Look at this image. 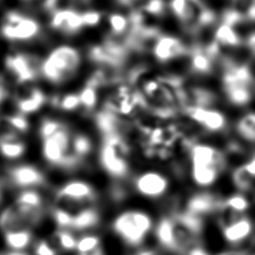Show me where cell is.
Returning <instances> with one entry per match:
<instances>
[{
  "label": "cell",
  "instance_id": "8d00e7d4",
  "mask_svg": "<svg viewBox=\"0 0 255 255\" xmlns=\"http://www.w3.org/2000/svg\"><path fill=\"white\" fill-rule=\"evenodd\" d=\"M246 249H227L215 253H210L209 255H245Z\"/></svg>",
  "mask_w": 255,
  "mask_h": 255
},
{
  "label": "cell",
  "instance_id": "1f68e13d",
  "mask_svg": "<svg viewBox=\"0 0 255 255\" xmlns=\"http://www.w3.org/2000/svg\"><path fill=\"white\" fill-rule=\"evenodd\" d=\"M81 14L85 27H96L100 25L104 19L103 13L95 9H87L81 12Z\"/></svg>",
  "mask_w": 255,
  "mask_h": 255
},
{
  "label": "cell",
  "instance_id": "f1b7e54d",
  "mask_svg": "<svg viewBox=\"0 0 255 255\" xmlns=\"http://www.w3.org/2000/svg\"><path fill=\"white\" fill-rule=\"evenodd\" d=\"M2 119L8 128H10L11 129L18 133L25 132L29 129V122L23 114H13L5 116Z\"/></svg>",
  "mask_w": 255,
  "mask_h": 255
},
{
  "label": "cell",
  "instance_id": "d4e9b609",
  "mask_svg": "<svg viewBox=\"0 0 255 255\" xmlns=\"http://www.w3.org/2000/svg\"><path fill=\"white\" fill-rule=\"evenodd\" d=\"M81 101V107L87 111H93L99 100V88L95 85L87 82L86 85L82 88V90L78 93Z\"/></svg>",
  "mask_w": 255,
  "mask_h": 255
},
{
  "label": "cell",
  "instance_id": "d6a6232c",
  "mask_svg": "<svg viewBox=\"0 0 255 255\" xmlns=\"http://www.w3.org/2000/svg\"><path fill=\"white\" fill-rule=\"evenodd\" d=\"M21 1L31 8L44 10L51 13L56 9H58L57 8L58 0H21Z\"/></svg>",
  "mask_w": 255,
  "mask_h": 255
},
{
  "label": "cell",
  "instance_id": "7c38bea8",
  "mask_svg": "<svg viewBox=\"0 0 255 255\" xmlns=\"http://www.w3.org/2000/svg\"><path fill=\"white\" fill-rule=\"evenodd\" d=\"M0 32L9 41L26 42L33 40L40 34L41 26L33 17L16 11H9L4 16Z\"/></svg>",
  "mask_w": 255,
  "mask_h": 255
},
{
  "label": "cell",
  "instance_id": "d6986e66",
  "mask_svg": "<svg viewBox=\"0 0 255 255\" xmlns=\"http://www.w3.org/2000/svg\"><path fill=\"white\" fill-rule=\"evenodd\" d=\"M10 182L20 188H30L46 183L45 175L36 166L21 164L11 168L8 172Z\"/></svg>",
  "mask_w": 255,
  "mask_h": 255
},
{
  "label": "cell",
  "instance_id": "8992f818",
  "mask_svg": "<svg viewBox=\"0 0 255 255\" xmlns=\"http://www.w3.org/2000/svg\"><path fill=\"white\" fill-rule=\"evenodd\" d=\"M167 11L179 23L183 34L191 37L201 28L214 24L218 17L203 0H165Z\"/></svg>",
  "mask_w": 255,
  "mask_h": 255
},
{
  "label": "cell",
  "instance_id": "2e32d148",
  "mask_svg": "<svg viewBox=\"0 0 255 255\" xmlns=\"http://www.w3.org/2000/svg\"><path fill=\"white\" fill-rule=\"evenodd\" d=\"M21 89L14 96L18 113L28 115L39 111L46 102V96L42 90L30 84L19 85Z\"/></svg>",
  "mask_w": 255,
  "mask_h": 255
},
{
  "label": "cell",
  "instance_id": "44dd1931",
  "mask_svg": "<svg viewBox=\"0 0 255 255\" xmlns=\"http://www.w3.org/2000/svg\"><path fill=\"white\" fill-rule=\"evenodd\" d=\"M29 226L28 220L13 204L0 213V228L4 233L29 229Z\"/></svg>",
  "mask_w": 255,
  "mask_h": 255
},
{
  "label": "cell",
  "instance_id": "277c9868",
  "mask_svg": "<svg viewBox=\"0 0 255 255\" xmlns=\"http://www.w3.org/2000/svg\"><path fill=\"white\" fill-rule=\"evenodd\" d=\"M135 158L133 145L126 133L103 135L99 159L103 169L118 181L130 178Z\"/></svg>",
  "mask_w": 255,
  "mask_h": 255
},
{
  "label": "cell",
  "instance_id": "7402d4cb",
  "mask_svg": "<svg viewBox=\"0 0 255 255\" xmlns=\"http://www.w3.org/2000/svg\"><path fill=\"white\" fill-rule=\"evenodd\" d=\"M101 220L100 212L97 208L85 206L73 213L71 229L88 230L96 227Z\"/></svg>",
  "mask_w": 255,
  "mask_h": 255
},
{
  "label": "cell",
  "instance_id": "30bf717a",
  "mask_svg": "<svg viewBox=\"0 0 255 255\" xmlns=\"http://www.w3.org/2000/svg\"><path fill=\"white\" fill-rule=\"evenodd\" d=\"M220 237L228 249H246L255 240V218L249 213L218 226Z\"/></svg>",
  "mask_w": 255,
  "mask_h": 255
},
{
  "label": "cell",
  "instance_id": "ffe728a7",
  "mask_svg": "<svg viewBox=\"0 0 255 255\" xmlns=\"http://www.w3.org/2000/svg\"><path fill=\"white\" fill-rule=\"evenodd\" d=\"M25 143L20 139L19 133L9 128L0 133V153L9 159L20 157L25 151Z\"/></svg>",
  "mask_w": 255,
  "mask_h": 255
},
{
  "label": "cell",
  "instance_id": "4dcf8cb0",
  "mask_svg": "<svg viewBox=\"0 0 255 255\" xmlns=\"http://www.w3.org/2000/svg\"><path fill=\"white\" fill-rule=\"evenodd\" d=\"M65 124L60 123L56 120L46 119L41 123L40 128H39L40 136L42 137V139L47 138V137L51 136L52 134H54L56 131H58Z\"/></svg>",
  "mask_w": 255,
  "mask_h": 255
},
{
  "label": "cell",
  "instance_id": "9c48e42d",
  "mask_svg": "<svg viewBox=\"0 0 255 255\" xmlns=\"http://www.w3.org/2000/svg\"><path fill=\"white\" fill-rule=\"evenodd\" d=\"M81 66L80 52L71 46L53 49L40 63V74L49 82L61 84L70 80Z\"/></svg>",
  "mask_w": 255,
  "mask_h": 255
},
{
  "label": "cell",
  "instance_id": "f35d334b",
  "mask_svg": "<svg viewBox=\"0 0 255 255\" xmlns=\"http://www.w3.org/2000/svg\"><path fill=\"white\" fill-rule=\"evenodd\" d=\"M3 255H28V254H26V253H24L23 251H10V252H7V253H5V254H3Z\"/></svg>",
  "mask_w": 255,
  "mask_h": 255
},
{
  "label": "cell",
  "instance_id": "e575fe53",
  "mask_svg": "<svg viewBox=\"0 0 255 255\" xmlns=\"http://www.w3.org/2000/svg\"><path fill=\"white\" fill-rule=\"evenodd\" d=\"M133 255H167L157 247H141L134 251Z\"/></svg>",
  "mask_w": 255,
  "mask_h": 255
},
{
  "label": "cell",
  "instance_id": "7a4b0ae2",
  "mask_svg": "<svg viewBox=\"0 0 255 255\" xmlns=\"http://www.w3.org/2000/svg\"><path fill=\"white\" fill-rule=\"evenodd\" d=\"M205 226L206 220L176 208L156 219L152 238L156 247L165 254L185 255L204 243Z\"/></svg>",
  "mask_w": 255,
  "mask_h": 255
},
{
  "label": "cell",
  "instance_id": "f546056e",
  "mask_svg": "<svg viewBox=\"0 0 255 255\" xmlns=\"http://www.w3.org/2000/svg\"><path fill=\"white\" fill-rule=\"evenodd\" d=\"M53 217L60 229H69V230L71 229L73 214L70 211L64 208L55 206L53 209Z\"/></svg>",
  "mask_w": 255,
  "mask_h": 255
},
{
  "label": "cell",
  "instance_id": "836d02e7",
  "mask_svg": "<svg viewBox=\"0 0 255 255\" xmlns=\"http://www.w3.org/2000/svg\"><path fill=\"white\" fill-rule=\"evenodd\" d=\"M35 255H57L56 248L52 245V242L46 240H40L34 249Z\"/></svg>",
  "mask_w": 255,
  "mask_h": 255
},
{
  "label": "cell",
  "instance_id": "484cf974",
  "mask_svg": "<svg viewBox=\"0 0 255 255\" xmlns=\"http://www.w3.org/2000/svg\"><path fill=\"white\" fill-rule=\"evenodd\" d=\"M77 240L78 239L73 235V233H71L69 229H59L52 237L54 247L65 251L76 250Z\"/></svg>",
  "mask_w": 255,
  "mask_h": 255
},
{
  "label": "cell",
  "instance_id": "e0dca14e",
  "mask_svg": "<svg viewBox=\"0 0 255 255\" xmlns=\"http://www.w3.org/2000/svg\"><path fill=\"white\" fill-rule=\"evenodd\" d=\"M233 138L249 149L255 148V110H246L231 124Z\"/></svg>",
  "mask_w": 255,
  "mask_h": 255
},
{
  "label": "cell",
  "instance_id": "6da1fadb",
  "mask_svg": "<svg viewBox=\"0 0 255 255\" xmlns=\"http://www.w3.org/2000/svg\"><path fill=\"white\" fill-rule=\"evenodd\" d=\"M135 152L148 166L180 171V157L184 159L191 141L201 135L182 117L164 119L145 114L134 123L128 133Z\"/></svg>",
  "mask_w": 255,
  "mask_h": 255
},
{
  "label": "cell",
  "instance_id": "ab89813d",
  "mask_svg": "<svg viewBox=\"0 0 255 255\" xmlns=\"http://www.w3.org/2000/svg\"><path fill=\"white\" fill-rule=\"evenodd\" d=\"M251 198H252V201H253V204L255 205V191L253 192V194L251 195Z\"/></svg>",
  "mask_w": 255,
  "mask_h": 255
},
{
  "label": "cell",
  "instance_id": "52a82bcc",
  "mask_svg": "<svg viewBox=\"0 0 255 255\" xmlns=\"http://www.w3.org/2000/svg\"><path fill=\"white\" fill-rule=\"evenodd\" d=\"M182 117L200 135L218 136L230 131L231 121L218 106H186Z\"/></svg>",
  "mask_w": 255,
  "mask_h": 255
},
{
  "label": "cell",
  "instance_id": "74e56055",
  "mask_svg": "<svg viewBox=\"0 0 255 255\" xmlns=\"http://www.w3.org/2000/svg\"><path fill=\"white\" fill-rule=\"evenodd\" d=\"M78 255H106L105 254V251L103 249V246L102 247H99L95 250H92L90 252H86V253H81V254H78Z\"/></svg>",
  "mask_w": 255,
  "mask_h": 255
},
{
  "label": "cell",
  "instance_id": "d590c367",
  "mask_svg": "<svg viewBox=\"0 0 255 255\" xmlns=\"http://www.w3.org/2000/svg\"><path fill=\"white\" fill-rule=\"evenodd\" d=\"M245 46L250 52L252 58H255V31L250 34V36L245 41Z\"/></svg>",
  "mask_w": 255,
  "mask_h": 255
},
{
  "label": "cell",
  "instance_id": "ac0fdd59",
  "mask_svg": "<svg viewBox=\"0 0 255 255\" xmlns=\"http://www.w3.org/2000/svg\"><path fill=\"white\" fill-rule=\"evenodd\" d=\"M50 26L64 34H76L85 26L80 11L73 8H58L51 13Z\"/></svg>",
  "mask_w": 255,
  "mask_h": 255
},
{
  "label": "cell",
  "instance_id": "8fae6325",
  "mask_svg": "<svg viewBox=\"0 0 255 255\" xmlns=\"http://www.w3.org/2000/svg\"><path fill=\"white\" fill-rule=\"evenodd\" d=\"M190 49L187 41L181 36L159 33L153 39L147 54L155 63L165 66L188 55Z\"/></svg>",
  "mask_w": 255,
  "mask_h": 255
},
{
  "label": "cell",
  "instance_id": "4fadbf2b",
  "mask_svg": "<svg viewBox=\"0 0 255 255\" xmlns=\"http://www.w3.org/2000/svg\"><path fill=\"white\" fill-rule=\"evenodd\" d=\"M223 195L211 190H196L186 197L181 209L207 220L217 214Z\"/></svg>",
  "mask_w": 255,
  "mask_h": 255
},
{
  "label": "cell",
  "instance_id": "5bb4252c",
  "mask_svg": "<svg viewBox=\"0 0 255 255\" xmlns=\"http://www.w3.org/2000/svg\"><path fill=\"white\" fill-rule=\"evenodd\" d=\"M5 68L17 85L33 83L40 73V63L24 53L8 55L5 60Z\"/></svg>",
  "mask_w": 255,
  "mask_h": 255
},
{
  "label": "cell",
  "instance_id": "3957f363",
  "mask_svg": "<svg viewBox=\"0 0 255 255\" xmlns=\"http://www.w3.org/2000/svg\"><path fill=\"white\" fill-rule=\"evenodd\" d=\"M183 163V171L196 190H211L230 169L224 147L200 137L188 145Z\"/></svg>",
  "mask_w": 255,
  "mask_h": 255
},
{
  "label": "cell",
  "instance_id": "4316f807",
  "mask_svg": "<svg viewBox=\"0 0 255 255\" xmlns=\"http://www.w3.org/2000/svg\"><path fill=\"white\" fill-rule=\"evenodd\" d=\"M53 105L63 111L71 112L81 108V101L78 93H69L61 97H56L53 100Z\"/></svg>",
  "mask_w": 255,
  "mask_h": 255
},
{
  "label": "cell",
  "instance_id": "cb8c5ba5",
  "mask_svg": "<svg viewBox=\"0 0 255 255\" xmlns=\"http://www.w3.org/2000/svg\"><path fill=\"white\" fill-rule=\"evenodd\" d=\"M92 149L93 142L88 135L83 133L72 135L71 151L78 159H80L81 161L84 160L92 152Z\"/></svg>",
  "mask_w": 255,
  "mask_h": 255
},
{
  "label": "cell",
  "instance_id": "9a60e30c",
  "mask_svg": "<svg viewBox=\"0 0 255 255\" xmlns=\"http://www.w3.org/2000/svg\"><path fill=\"white\" fill-rule=\"evenodd\" d=\"M71 132L64 125L58 131L51 136L43 139V155L45 159L53 164L63 166L66 156L71 147Z\"/></svg>",
  "mask_w": 255,
  "mask_h": 255
},
{
  "label": "cell",
  "instance_id": "5b68a950",
  "mask_svg": "<svg viewBox=\"0 0 255 255\" xmlns=\"http://www.w3.org/2000/svg\"><path fill=\"white\" fill-rule=\"evenodd\" d=\"M156 219L143 208L130 207L122 210L112 222V229L117 237L128 247L137 250L144 247L152 237Z\"/></svg>",
  "mask_w": 255,
  "mask_h": 255
},
{
  "label": "cell",
  "instance_id": "ba28073f",
  "mask_svg": "<svg viewBox=\"0 0 255 255\" xmlns=\"http://www.w3.org/2000/svg\"><path fill=\"white\" fill-rule=\"evenodd\" d=\"M172 176L167 169L155 166H147L132 173L130 187L139 197L159 201L169 195L172 189Z\"/></svg>",
  "mask_w": 255,
  "mask_h": 255
},
{
  "label": "cell",
  "instance_id": "60d3db41",
  "mask_svg": "<svg viewBox=\"0 0 255 255\" xmlns=\"http://www.w3.org/2000/svg\"><path fill=\"white\" fill-rule=\"evenodd\" d=\"M2 198V188H1V184H0V200Z\"/></svg>",
  "mask_w": 255,
  "mask_h": 255
},
{
  "label": "cell",
  "instance_id": "83f0119b",
  "mask_svg": "<svg viewBox=\"0 0 255 255\" xmlns=\"http://www.w3.org/2000/svg\"><path fill=\"white\" fill-rule=\"evenodd\" d=\"M99 247H102L101 237L97 234H85L77 240L76 251L78 254L90 252Z\"/></svg>",
  "mask_w": 255,
  "mask_h": 255
},
{
  "label": "cell",
  "instance_id": "603a6c76",
  "mask_svg": "<svg viewBox=\"0 0 255 255\" xmlns=\"http://www.w3.org/2000/svg\"><path fill=\"white\" fill-rule=\"evenodd\" d=\"M5 243L13 251H23L32 241V233L29 229L4 233Z\"/></svg>",
  "mask_w": 255,
  "mask_h": 255
}]
</instances>
